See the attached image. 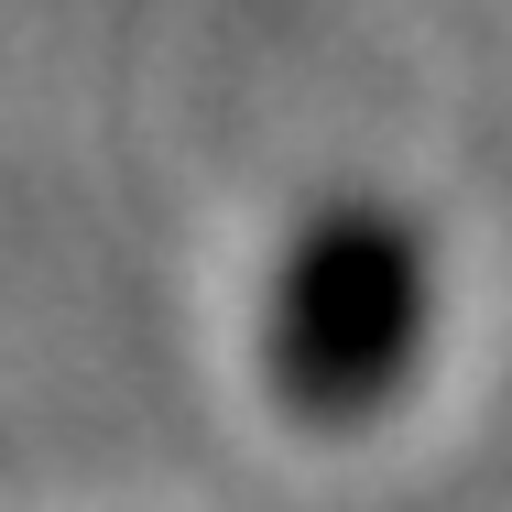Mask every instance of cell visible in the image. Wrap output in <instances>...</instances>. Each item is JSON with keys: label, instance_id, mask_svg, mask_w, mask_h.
<instances>
[{"label": "cell", "instance_id": "1", "mask_svg": "<svg viewBox=\"0 0 512 512\" xmlns=\"http://www.w3.org/2000/svg\"><path fill=\"white\" fill-rule=\"evenodd\" d=\"M436 306H447L436 229L404 197L338 186L284 229V251L262 273V327H251L262 393L306 436H360L425 382Z\"/></svg>", "mask_w": 512, "mask_h": 512}]
</instances>
